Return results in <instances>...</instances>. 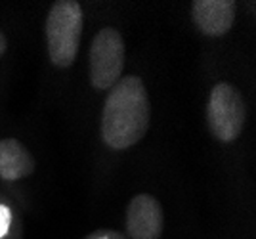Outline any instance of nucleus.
<instances>
[{
    "label": "nucleus",
    "instance_id": "f03ea898",
    "mask_svg": "<svg viewBox=\"0 0 256 239\" xmlns=\"http://www.w3.org/2000/svg\"><path fill=\"white\" fill-rule=\"evenodd\" d=\"M82 34V8L75 0H58L46 18V44L56 67H71Z\"/></svg>",
    "mask_w": 256,
    "mask_h": 239
},
{
    "label": "nucleus",
    "instance_id": "39448f33",
    "mask_svg": "<svg viewBox=\"0 0 256 239\" xmlns=\"http://www.w3.org/2000/svg\"><path fill=\"white\" fill-rule=\"evenodd\" d=\"M164 226L162 206L153 196L132 197L126 208V230L132 239H159Z\"/></svg>",
    "mask_w": 256,
    "mask_h": 239
},
{
    "label": "nucleus",
    "instance_id": "7ed1b4c3",
    "mask_svg": "<svg viewBox=\"0 0 256 239\" xmlns=\"http://www.w3.org/2000/svg\"><path fill=\"white\" fill-rule=\"evenodd\" d=\"M206 120L212 136L220 142L237 140L246 120V108L241 92L230 82H218L210 90L206 104Z\"/></svg>",
    "mask_w": 256,
    "mask_h": 239
},
{
    "label": "nucleus",
    "instance_id": "6e6552de",
    "mask_svg": "<svg viewBox=\"0 0 256 239\" xmlns=\"http://www.w3.org/2000/svg\"><path fill=\"white\" fill-rule=\"evenodd\" d=\"M10 222H12V212L8 206L0 205V238L6 236V232L10 228Z\"/></svg>",
    "mask_w": 256,
    "mask_h": 239
},
{
    "label": "nucleus",
    "instance_id": "f257e3e1",
    "mask_svg": "<svg viewBox=\"0 0 256 239\" xmlns=\"http://www.w3.org/2000/svg\"><path fill=\"white\" fill-rule=\"evenodd\" d=\"M151 104L148 88L136 75L122 76L109 90L102 113V140L111 150L138 144L150 128Z\"/></svg>",
    "mask_w": 256,
    "mask_h": 239
},
{
    "label": "nucleus",
    "instance_id": "1a4fd4ad",
    "mask_svg": "<svg viewBox=\"0 0 256 239\" xmlns=\"http://www.w3.org/2000/svg\"><path fill=\"white\" fill-rule=\"evenodd\" d=\"M6 48H8V42H6V36L2 34V31H0V56L6 52Z\"/></svg>",
    "mask_w": 256,
    "mask_h": 239
},
{
    "label": "nucleus",
    "instance_id": "0eeeda50",
    "mask_svg": "<svg viewBox=\"0 0 256 239\" xmlns=\"http://www.w3.org/2000/svg\"><path fill=\"white\" fill-rule=\"evenodd\" d=\"M34 170V159L29 150L16 138L0 140V178L16 182L31 176Z\"/></svg>",
    "mask_w": 256,
    "mask_h": 239
},
{
    "label": "nucleus",
    "instance_id": "423d86ee",
    "mask_svg": "<svg viewBox=\"0 0 256 239\" xmlns=\"http://www.w3.org/2000/svg\"><path fill=\"white\" fill-rule=\"evenodd\" d=\"M237 4L234 0H195L192 18L195 27L206 36H224L235 22Z\"/></svg>",
    "mask_w": 256,
    "mask_h": 239
},
{
    "label": "nucleus",
    "instance_id": "20e7f679",
    "mask_svg": "<svg viewBox=\"0 0 256 239\" xmlns=\"http://www.w3.org/2000/svg\"><path fill=\"white\" fill-rule=\"evenodd\" d=\"M90 82L98 90H111L122 78L124 40L115 27H104L90 46Z\"/></svg>",
    "mask_w": 256,
    "mask_h": 239
}]
</instances>
